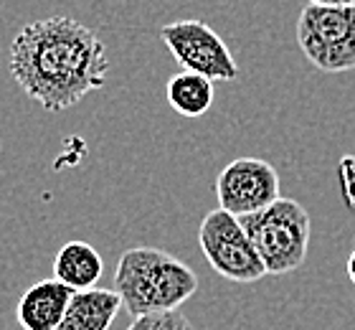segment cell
<instances>
[{
    "instance_id": "obj_5",
    "label": "cell",
    "mask_w": 355,
    "mask_h": 330,
    "mask_svg": "<svg viewBox=\"0 0 355 330\" xmlns=\"http://www.w3.org/2000/svg\"><path fill=\"white\" fill-rule=\"evenodd\" d=\"M198 247L211 270L229 282L252 285L266 274L264 262L246 234L241 219L223 208L203 216L198 226Z\"/></svg>"
},
{
    "instance_id": "obj_2",
    "label": "cell",
    "mask_w": 355,
    "mask_h": 330,
    "mask_svg": "<svg viewBox=\"0 0 355 330\" xmlns=\"http://www.w3.org/2000/svg\"><path fill=\"white\" fill-rule=\"evenodd\" d=\"M114 292L122 308L132 317L171 313L198 290L196 272L171 251L157 247H135L127 249L117 262Z\"/></svg>"
},
{
    "instance_id": "obj_9",
    "label": "cell",
    "mask_w": 355,
    "mask_h": 330,
    "mask_svg": "<svg viewBox=\"0 0 355 330\" xmlns=\"http://www.w3.org/2000/svg\"><path fill=\"white\" fill-rule=\"evenodd\" d=\"M119 308L122 300L114 290H82L74 292L67 315L56 325V330H110Z\"/></svg>"
},
{
    "instance_id": "obj_14",
    "label": "cell",
    "mask_w": 355,
    "mask_h": 330,
    "mask_svg": "<svg viewBox=\"0 0 355 330\" xmlns=\"http://www.w3.org/2000/svg\"><path fill=\"white\" fill-rule=\"evenodd\" d=\"M312 6H355V0H307Z\"/></svg>"
},
{
    "instance_id": "obj_3",
    "label": "cell",
    "mask_w": 355,
    "mask_h": 330,
    "mask_svg": "<svg viewBox=\"0 0 355 330\" xmlns=\"http://www.w3.org/2000/svg\"><path fill=\"white\" fill-rule=\"evenodd\" d=\"M241 224L259 251L266 274H289L304 264L312 221L300 201L282 196L272 206L244 216Z\"/></svg>"
},
{
    "instance_id": "obj_15",
    "label": "cell",
    "mask_w": 355,
    "mask_h": 330,
    "mask_svg": "<svg viewBox=\"0 0 355 330\" xmlns=\"http://www.w3.org/2000/svg\"><path fill=\"white\" fill-rule=\"evenodd\" d=\"M345 270H348L350 282H353V285H355V249L350 251V257H348V267H345Z\"/></svg>"
},
{
    "instance_id": "obj_6",
    "label": "cell",
    "mask_w": 355,
    "mask_h": 330,
    "mask_svg": "<svg viewBox=\"0 0 355 330\" xmlns=\"http://www.w3.org/2000/svg\"><path fill=\"white\" fill-rule=\"evenodd\" d=\"M163 44L173 59L183 66V72H196L211 81L239 79V64L223 38L208 23L188 18L163 26Z\"/></svg>"
},
{
    "instance_id": "obj_10",
    "label": "cell",
    "mask_w": 355,
    "mask_h": 330,
    "mask_svg": "<svg viewBox=\"0 0 355 330\" xmlns=\"http://www.w3.org/2000/svg\"><path fill=\"white\" fill-rule=\"evenodd\" d=\"M104 259L89 242H67L53 257V277L71 287L74 292L92 290L102 279Z\"/></svg>"
},
{
    "instance_id": "obj_13",
    "label": "cell",
    "mask_w": 355,
    "mask_h": 330,
    "mask_svg": "<svg viewBox=\"0 0 355 330\" xmlns=\"http://www.w3.org/2000/svg\"><path fill=\"white\" fill-rule=\"evenodd\" d=\"M338 181H340L343 201L355 213V155H343L338 163Z\"/></svg>"
},
{
    "instance_id": "obj_1",
    "label": "cell",
    "mask_w": 355,
    "mask_h": 330,
    "mask_svg": "<svg viewBox=\"0 0 355 330\" xmlns=\"http://www.w3.org/2000/svg\"><path fill=\"white\" fill-rule=\"evenodd\" d=\"M8 66L15 84L46 112H61L107 84L110 56L94 31L69 15L26 23Z\"/></svg>"
},
{
    "instance_id": "obj_8",
    "label": "cell",
    "mask_w": 355,
    "mask_h": 330,
    "mask_svg": "<svg viewBox=\"0 0 355 330\" xmlns=\"http://www.w3.org/2000/svg\"><path fill=\"white\" fill-rule=\"evenodd\" d=\"M74 290L59 279H41L21 295L15 305V320L21 330H56L69 310Z\"/></svg>"
},
{
    "instance_id": "obj_4",
    "label": "cell",
    "mask_w": 355,
    "mask_h": 330,
    "mask_svg": "<svg viewBox=\"0 0 355 330\" xmlns=\"http://www.w3.org/2000/svg\"><path fill=\"white\" fill-rule=\"evenodd\" d=\"M304 59L325 74L355 69V6H307L297 18Z\"/></svg>"
},
{
    "instance_id": "obj_7",
    "label": "cell",
    "mask_w": 355,
    "mask_h": 330,
    "mask_svg": "<svg viewBox=\"0 0 355 330\" xmlns=\"http://www.w3.org/2000/svg\"><path fill=\"white\" fill-rule=\"evenodd\" d=\"M279 173L261 158H236L216 178L218 208L239 219L252 216L282 198Z\"/></svg>"
},
{
    "instance_id": "obj_11",
    "label": "cell",
    "mask_w": 355,
    "mask_h": 330,
    "mask_svg": "<svg viewBox=\"0 0 355 330\" xmlns=\"http://www.w3.org/2000/svg\"><path fill=\"white\" fill-rule=\"evenodd\" d=\"M165 99L180 117H203L214 104V81L196 72H180L171 76Z\"/></svg>"
},
{
    "instance_id": "obj_12",
    "label": "cell",
    "mask_w": 355,
    "mask_h": 330,
    "mask_svg": "<svg viewBox=\"0 0 355 330\" xmlns=\"http://www.w3.org/2000/svg\"><path fill=\"white\" fill-rule=\"evenodd\" d=\"M127 330H193V325L180 310H171V313H153V315L132 317Z\"/></svg>"
}]
</instances>
